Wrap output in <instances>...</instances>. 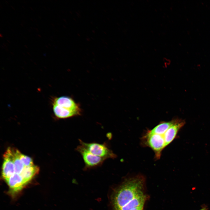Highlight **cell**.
<instances>
[{
  "mask_svg": "<svg viewBox=\"0 0 210 210\" xmlns=\"http://www.w3.org/2000/svg\"><path fill=\"white\" fill-rule=\"evenodd\" d=\"M184 124V121L178 119L162 122L146 131L142 138V144L150 148L158 159L163 150L174 139Z\"/></svg>",
  "mask_w": 210,
  "mask_h": 210,
  "instance_id": "cell-1",
  "label": "cell"
},
{
  "mask_svg": "<svg viewBox=\"0 0 210 210\" xmlns=\"http://www.w3.org/2000/svg\"><path fill=\"white\" fill-rule=\"evenodd\" d=\"M145 179L137 176L125 180L115 192L112 198L114 210H119L144 192Z\"/></svg>",
  "mask_w": 210,
  "mask_h": 210,
  "instance_id": "cell-2",
  "label": "cell"
},
{
  "mask_svg": "<svg viewBox=\"0 0 210 210\" xmlns=\"http://www.w3.org/2000/svg\"><path fill=\"white\" fill-rule=\"evenodd\" d=\"M52 109L55 116L66 119L80 116L82 111L80 105L72 97L66 96L55 97L52 102Z\"/></svg>",
  "mask_w": 210,
  "mask_h": 210,
  "instance_id": "cell-3",
  "label": "cell"
},
{
  "mask_svg": "<svg viewBox=\"0 0 210 210\" xmlns=\"http://www.w3.org/2000/svg\"><path fill=\"white\" fill-rule=\"evenodd\" d=\"M79 141L80 145L96 156L106 160L109 158L114 159L116 157V155L110 149L105 143L103 144L94 142L86 143L80 139Z\"/></svg>",
  "mask_w": 210,
  "mask_h": 210,
  "instance_id": "cell-4",
  "label": "cell"
},
{
  "mask_svg": "<svg viewBox=\"0 0 210 210\" xmlns=\"http://www.w3.org/2000/svg\"><path fill=\"white\" fill-rule=\"evenodd\" d=\"M76 150L80 153L82 158L85 164V169L100 166L106 160L92 154L80 144L77 147Z\"/></svg>",
  "mask_w": 210,
  "mask_h": 210,
  "instance_id": "cell-5",
  "label": "cell"
},
{
  "mask_svg": "<svg viewBox=\"0 0 210 210\" xmlns=\"http://www.w3.org/2000/svg\"><path fill=\"white\" fill-rule=\"evenodd\" d=\"M3 159L2 175L3 178L6 180L15 174L11 148H7L4 155Z\"/></svg>",
  "mask_w": 210,
  "mask_h": 210,
  "instance_id": "cell-6",
  "label": "cell"
},
{
  "mask_svg": "<svg viewBox=\"0 0 210 210\" xmlns=\"http://www.w3.org/2000/svg\"><path fill=\"white\" fill-rule=\"evenodd\" d=\"M5 180L10 189L15 192L20 190L27 184L20 174L16 173Z\"/></svg>",
  "mask_w": 210,
  "mask_h": 210,
  "instance_id": "cell-7",
  "label": "cell"
},
{
  "mask_svg": "<svg viewBox=\"0 0 210 210\" xmlns=\"http://www.w3.org/2000/svg\"><path fill=\"white\" fill-rule=\"evenodd\" d=\"M147 198V196L144 193H142L136 197L119 210H130L135 207H143Z\"/></svg>",
  "mask_w": 210,
  "mask_h": 210,
  "instance_id": "cell-8",
  "label": "cell"
},
{
  "mask_svg": "<svg viewBox=\"0 0 210 210\" xmlns=\"http://www.w3.org/2000/svg\"><path fill=\"white\" fill-rule=\"evenodd\" d=\"M39 168L34 165L29 167H25L20 175L27 183L39 172Z\"/></svg>",
  "mask_w": 210,
  "mask_h": 210,
  "instance_id": "cell-9",
  "label": "cell"
},
{
  "mask_svg": "<svg viewBox=\"0 0 210 210\" xmlns=\"http://www.w3.org/2000/svg\"><path fill=\"white\" fill-rule=\"evenodd\" d=\"M20 158L25 167H29L34 165L32 159L30 157L21 153Z\"/></svg>",
  "mask_w": 210,
  "mask_h": 210,
  "instance_id": "cell-10",
  "label": "cell"
},
{
  "mask_svg": "<svg viewBox=\"0 0 210 210\" xmlns=\"http://www.w3.org/2000/svg\"><path fill=\"white\" fill-rule=\"evenodd\" d=\"M143 207H139L132 208L130 210H143Z\"/></svg>",
  "mask_w": 210,
  "mask_h": 210,
  "instance_id": "cell-11",
  "label": "cell"
},
{
  "mask_svg": "<svg viewBox=\"0 0 210 210\" xmlns=\"http://www.w3.org/2000/svg\"><path fill=\"white\" fill-rule=\"evenodd\" d=\"M199 210H207V209L206 207H204Z\"/></svg>",
  "mask_w": 210,
  "mask_h": 210,
  "instance_id": "cell-12",
  "label": "cell"
}]
</instances>
